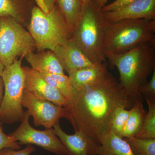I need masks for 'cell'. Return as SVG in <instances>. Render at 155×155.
Masks as SVG:
<instances>
[{
	"label": "cell",
	"instance_id": "31",
	"mask_svg": "<svg viewBox=\"0 0 155 155\" xmlns=\"http://www.w3.org/2000/svg\"><path fill=\"white\" fill-rule=\"evenodd\" d=\"M5 68V66L3 65L2 63V62L0 61V76H2L3 71H4Z\"/></svg>",
	"mask_w": 155,
	"mask_h": 155
},
{
	"label": "cell",
	"instance_id": "20",
	"mask_svg": "<svg viewBox=\"0 0 155 155\" xmlns=\"http://www.w3.org/2000/svg\"><path fill=\"white\" fill-rule=\"evenodd\" d=\"M48 83L54 87L68 101L73 94V88L68 76L65 74L40 73Z\"/></svg>",
	"mask_w": 155,
	"mask_h": 155
},
{
	"label": "cell",
	"instance_id": "1",
	"mask_svg": "<svg viewBox=\"0 0 155 155\" xmlns=\"http://www.w3.org/2000/svg\"><path fill=\"white\" fill-rule=\"evenodd\" d=\"M134 102L109 72L99 82L74 90L65 107L67 119L75 131L81 130L97 144L110 130L114 110L119 106L130 109Z\"/></svg>",
	"mask_w": 155,
	"mask_h": 155
},
{
	"label": "cell",
	"instance_id": "10",
	"mask_svg": "<svg viewBox=\"0 0 155 155\" xmlns=\"http://www.w3.org/2000/svg\"><path fill=\"white\" fill-rule=\"evenodd\" d=\"M25 74L24 90L55 104L66 107L68 101L57 89L48 83L39 72L31 67H22Z\"/></svg>",
	"mask_w": 155,
	"mask_h": 155
},
{
	"label": "cell",
	"instance_id": "23",
	"mask_svg": "<svg viewBox=\"0 0 155 155\" xmlns=\"http://www.w3.org/2000/svg\"><path fill=\"white\" fill-rule=\"evenodd\" d=\"M129 114V110L123 106L117 107L114 110L111 121L110 130L123 138V130Z\"/></svg>",
	"mask_w": 155,
	"mask_h": 155
},
{
	"label": "cell",
	"instance_id": "6",
	"mask_svg": "<svg viewBox=\"0 0 155 155\" xmlns=\"http://www.w3.org/2000/svg\"><path fill=\"white\" fill-rule=\"evenodd\" d=\"M4 94L0 105V122L11 124L21 122L25 111L22 104L25 86V74L20 60L5 67L2 75Z\"/></svg>",
	"mask_w": 155,
	"mask_h": 155
},
{
	"label": "cell",
	"instance_id": "2",
	"mask_svg": "<svg viewBox=\"0 0 155 155\" xmlns=\"http://www.w3.org/2000/svg\"><path fill=\"white\" fill-rule=\"evenodd\" d=\"M111 68L119 71V82L127 94L135 102L143 101L139 88L148 82L155 69V42L141 45L127 52L106 56Z\"/></svg>",
	"mask_w": 155,
	"mask_h": 155
},
{
	"label": "cell",
	"instance_id": "28",
	"mask_svg": "<svg viewBox=\"0 0 155 155\" xmlns=\"http://www.w3.org/2000/svg\"><path fill=\"white\" fill-rule=\"evenodd\" d=\"M97 8L101 10L103 7L106 5L109 0H91Z\"/></svg>",
	"mask_w": 155,
	"mask_h": 155
},
{
	"label": "cell",
	"instance_id": "18",
	"mask_svg": "<svg viewBox=\"0 0 155 155\" xmlns=\"http://www.w3.org/2000/svg\"><path fill=\"white\" fill-rule=\"evenodd\" d=\"M143 102L136 101L129 110V116L123 130V138L135 137L141 130L147 114Z\"/></svg>",
	"mask_w": 155,
	"mask_h": 155
},
{
	"label": "cell",
	"instance_id": "32",
	"mask_svg": "<svg viewBox=\"0 0 155 155\" xmlns=\"http://www.w3.org/2000/svg\"><path fill=\"white\" fill-rule=\"evenodd\" d=\"M79 1L80 3H81L82 7H84L85 5H86V4L89 3L90 0H79Z\"/></svg>",
	"mask_w": 155,
	"mask_h": 155
},
{
	"label": "cell",
	"instance_id": "30",
	"mask_svg": "<svg viewBox=\"0 0 155 155\" xmlns=\"http://www.w3.org/2000/svg\"><path fill=\"white\" fill-rule=\"evenodd\" d=\"M46 5L49 11H51L55 5V0H44Z\"/></svg>",
	"mask_w": 155,
	"mask_h": 155
},
{
	"label": "cell",
	"instance_id": "4",
	"mask_svg": "<svg viewBox=\"0 0 155 155\" xmlns=\"http://www.w3.org/2000/svg\"><path fill=\"white\" fill-rule=\"evenodd\" d=\"M108 23L101 11L90 0L83 7L80 19L72 32V40L94 64L106 62L104 42Z\"/></svg>",
	"mask_w": 155,
	"mask_h": 155
},
{
	"label": "cell",
	"instance_id": "5",
	"mask_svg": "<svg viewBox=\"0 0 155 155\" xmlns=\"http://www.w3.org/2000/svg\"><path fill=\"white\" fill-rule=\"evenodd\" d=\"M28 30L39 52L45 50L53 51L57 46L66 42L72 37V32L56 4L47 14L37 6H34Z\"/></svg>",
	"mask_w": 155,
	"mask_h": 155
},
{
	"label": "cell",
	"instance_id": "12",
	"mask_svg": "<svg viewBox=\"0 0 155 155\" xmlns=\"http://www.w3.org/2000/svg\"><path fill=\"white\" fill-rule=\"evenodd\" d=\"M53 52L64 71L69 75L96 64L87 58L71 38L66 42L58 45Z\"/></svg>",
	"mask_w": 155,
	"mask_h": 155
},
{
	"label": "cell",
	"instance_id": "15",
	"mask_svg": "<svg viewBox=\"0 0 155 155\" xmlns=\"http://www.w3.org/2000/svg\"><path fill=\"white\" fill-rule=\"evenodd\" d=\"M25 58L31 68L39 73L65 74L63 67L52 51L31 52Z\"/></svg>",
	"mask_w": 155,
	"mask_h": 155
},
{
	"label": "cell",
	"instance_id": "25",
	"mask_svg": "<svg viewBox=\"0 0 155 155\" xmlns=\"http://www.w3.org/2000/svg\"><path fill=\"white\" fill-rule=\"evenodd\" d=\"M6 147L17 150L20 148V145L17 142L15 141L11 136L4 132L0 122V150Z\"/></svg>",
	"mask_w": 155,
	"mask_h": 155
},
{
	"label": "cell",
	"instance_id": "21",
	"mask_svg": "<svg viewBox=\"0 0 155 155\" xmlns=\"http://www.w3.org/2000/svg\"><path fill=\"white\" fill-rule=\"evenodd\" d=\"M148 107L143 125L140 131L134 137L155 139V100L145 99Z\"/></svg>",
	"mask_w": 155,
	"mask_h": 155
},
{
	"label": "cell",
	"instance_id": "11",
	"mask_svg": "<svg viewBox=\"0 0 155 155\" xmlns=\"http://www.w3.org/2000/svg\"><path fill=\"white\" fill-rule=\"evenodd\" d=\"M57 136L67 150V155H98L100 145L81 130L73 134L66 133L61 128L60 123L53 127Z\"/></svg>",
	"mask_w": 155,
	"mask_h": 155
},
{
	"label": "cell",
	"instance_id": "17",
	"mask_svg": "<svg viewBox=\"0 0 155 155\" xmlns=\"http://www.w3.org/2000/svg\"><path fill=\"white\" fill-rule=\"evenodd\" d=\"M98 155H134L125 139L112 131L104 136L101 141Z\"/></svg>",
	"mask_w": 155,
	"mask_h": 155
},
{
	"label": "cell",
	"instance_id": "16",
	"mask_svg": "<svg viewBox=\"0 0 155 155\" xmlns=\"http://www.w3.org/2000/svg\"><path fill=\"white\" fill-rule=\"evenodd\" d=\"M34 0H0V17H10L19 22L31 15Z\"/></svg>",
	"mask_w": 155,
	"mask_h": 155
},
{
	"label": "cell",
	"instance_id": "24",
	"mask_svg": "<svg viewBox=\"0 0 155 155\" xmlns=\"http://www.w3.org/2000/svg\"><path fill=\"white\" fill-rule=\"evenodd\" d=\"M150 80L139 88V92L143 98L155 100V69L153 71Z\"/></svg>",
	"mask_w": 155,
	"mask_h": 155
},
{
	"label": "cell",
	"instance_id": "26",
	"mask_svg": "<svg viewBox=\"0 0 155 155\" xmlns=\"http://www.w3.org/2000/svg\"><path fill=\"white\" fill-rule=\"evenodd\" d=\"M35 151V148L33 145H27L24 149L20 150L4 148L0 150V155H30Z\"/></svg>",
	"mask_w": 155,
	"mask_h": 155
},
{
	"label": "cell",
	"instance_id": "8",
	"mask_svg": "<svg viewBox=\"0 0 155 155\" xmlns=\"http://www.w3.org/2000/svg\"><path fill=\"white\" fill-rule=\"evenodd\" d=\"M30 117L28 111H25L21 124L9 135L19 145H34L56 155H67V148L55 133L53 127L44 130L35 129L29 123Z\"/></svg>",
	"mask_w": 155,
	"mask_h": 155
},
{
	"label": "cell",
	"instance_id": "7",
	"mask_svg": "<svg viewBox=\"0 0 155 155\" xmlns=\"http://www.w3.org/2000/svg\"><path fill=\"white\" fill-rule=\"evenodd\" d=\"M10 17H0V61L5 67L36 48L29 31Z\"/></svg>",
	"mask_w": 155,
	"mask_h": 155
},
{
	"label": "cell",
	"instance_id": "22",
	"mask_svg": "<svg viewBox=\"0 0 155 155\" xmlns=\"http://www.w3.org/2000/svg\"><path fill=\"white\" fill-rule=\"evenodd\" d=\"M134 155H155V139L124 138Z\"/></svg>",
	"mask_w": 155,
	"mask_h": 155
},
{
	"label": "cell",
	"instance_id": "19",
	"mask_svg": "<svg viewBox=\"0 0 155 155\" xmlns=\"http://www.w3.org/2000/svg\"><path fill=\"white\" fill-rule=\"evenodd\" d=\"M72 32L75 29L82 13L83 7L79 0H55Z\"/></svg>",
	"mask_w": 155,
	"mask_h": 155
},
{
	"label": "cell",
	"instance_id": "27",
	"mask_svg": "<svg viewBox=\"0 0 155 155\" xmlns=\"http://www.w3.org/2000/svg\"><path fill=\"white\" fill-rule=\"evenodd\" d=\"M138 1L139 0H115L113 2L109 5H106L104 7H103L101 11L102 13H105L116 11Z\"/></svg>",
	"mask_w": 155,
	"mask_h": 155
},
{
	"label": "cell",
	"instance_id": "9",
	"mask_svg": "<svg viewBox=\"0 0 155 155\" xmlns=\"http://www.w3.org/2000/svg\"><path fill=\"white\" fill-rule=\"evenodd\" d=\"M22 104V107L27 108L36 126H42L46 129L53 128L60 119L67 118V111L65 107L57 105L25 90Z\"/></svg>",
	"mask_w": 155,
	"mask_h": 155
},
{
	"label": "cell",
	"instance_id": "29",
	"mask_svg": "<svg viewBox=\"0 0 155 155\" xmlns=\"http://www.w3.org/2000/svg\"><path fill=\"white\" fill-rule=\"evenodd\" d=\"M4 94V84L2 78L0 76V105L2 102Z\"/></svg>",
	"mask_w": 155,
	"mask_h": 155
},
{
	"label": "cell",
	"instance_id": "14",
	"mask_svg": "<svg viewBox=\"0 0 155 155\" xmlns=\"http://www.w3.org/2000/svg\"><path fill=\"white\" fill-rule=\"evenodd\" d=\"M108 72L107 64L105 62L79 69L69 74L68 77L73 88L78 90L98 83Z\"/></svg>",
	"mask_w": 155,
	"mask_h": 155
},
{
	"label": "cell",
	"instance_id": "3",
	"mask_svg": "<svg viewBox=\"0 0 155 155\" xmlns=\"http://www.w3.org/2000/svg\"><path fill=\"white\" fill-rule=\"evenodd\" d=\"M153 42L155 20L125 19L108 22L104 39V51L106 57L121 54L141 45Z\"/></svg>",
	"mask_w": 155,
	"mask_h": 155
},
{
	"label": "cell",
	"instance_id": "13",
	"mask_svg": "<svg viewBox=\"0 0 155 155\" xmlns=\"http://www.w3.org/2000/svg\"><path fill=\"white\" fill-rule=\"evenodd\" d=\"M108 22L125 19L155 20V0H139L116 11L102 13Z\"/></svg>",
	"mask_w": 155,
	"mask_h": 155
}]
</instances>
